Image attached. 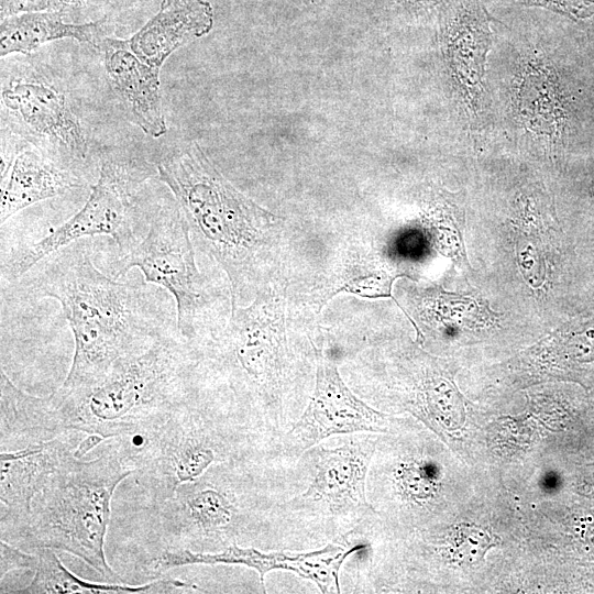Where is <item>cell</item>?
<instances>
[{
	"label": "cell",
	"instance_id": "obj_17",
	"mask_svg": "<svg viewBox=\"0 0 594 594\" xmlns=\"http://www.w3.org/2000/svg\"><path fill=\"white\" fill-rule=\"evenodd\" d=\"M213 10L206 0H162L158 11L129 41L131 50L160 70L178 48L210 32Z\"/></svg>",
	"mask_w": 594,
	"mask_h": 594
},
{
	"label": "cell",
	"instance_id": "obj_14",
	"mask_svg": "<svg viewBox=\"0 0 594 594\" xmlns=\"http://www.w3.org/2000/svg\"><path fill=\"white\" fill-rule=\"evenodd\" d=\"M76 433L31 443L0 453L1 527L23 518L34 497L47 485L54 473L78 444Z\"/></svg>",
	"mask_w": 594,
	"mask_h": 594
},
{
	"label": "cell",
	"instance_id": "obj_25",
	"mask_svg": "<svg viewBox=\"0 0 594 594\" xmlns=\"http://www.w3.org/2000/svg\"><path fill=\"white\" fill-rule=\"evenodd\" d=\"M455 537L457 553L468 563L480 561L493 543L492 537L479 527L460 528Z\"/></svg>",
	"mask_w": 594,
	"mask_h": 594
},
{
	"label": "cell",
	"instance_id": "obj_13",
	"mask_svg": "<svg viewBox=\"0 0 594 594\" xmlns=\"http://www.w3.org/2000/svg\"><path fill=\"white\" fill-rule=\"evenodd\" d=\"M1 101L31 144L85 179L89 146L64 92L52 84L20 78L2 89Z\"/></svg>",
	"mask_w": 594,
	"mask_h": 594
},
{
	"label": "cell",
	"instance_id": "obj_29",
	"mask_svg": "<svg viewBox=\"0 0 594 594\" xmlns=\"http://www.w3.org/2000/svg\"><path fill=\"white\" fill-rule=\"evenodd\" d=\"M416 10H430L439 6L451 3L454 0H397Z\"/></svg>",
	"mask_w": 594,
	"mask_h": 594
},
{
	"label": "cell",
	"instance_id": "obj_19",
	"mask_svg": "<svg viewBox=\"0 0 594 594\" xmlns=\"http://www.w3.org/2000/svg\"><path fill=\"white\" fill-rule=\"evenodd\" d=\"M38 564L32 581L13 593L22 594H151L201 590L197 584L174 578H161L141 585L97 583L82 580L61 562L55 550L40 549Z\"/></svg>",
	"mask_w": 594,
	"mask_h": 594
},
{
	"label": "cell",
	"instance_id": "obj_9",
	"mask_svg": "<svg viewBox=\"0 0 594 594\" xmlns=\"http://www.w3.org/2000/svg\"><path fill=\"white\" fill-rule=\"evenodd\" d=\"M157 176L156 164L128 154L106 153L100 157L96 184L84 207L37 241L18 246L1 262V277L18 279L53 252L94 235L111 237L122 253L144 234L151 216L135 206L141 185Z\"/></svg>",
	"mask_w": 594,
	"mask_h": 594
},
{
	"label": "cell",
	"instance_id": "obj_26",
	"mask_svg": "<svg viewBox=\"0 0 594 594\" xmlns=\"http://www.w3.org/2000/svg\"><path fill=\"white\" fill-rule=\"evenodd\" d=\"M528 7H539L566 15L575 21L594 18V0H522Z\"/></svg>",
	"mask_w": 594,
	"mask_h": 594
},
{
	"label": "cell",
	"instance_id": "obj_15",
	"mask_svg": "<svg viewBox=\"0 0 594 594\" xmlns=\"http://www.w3.org/2000/svg\"><path fill=\"white\" fill-rule=\"evenodd\" d=\"M448 8L442 41L448 64L468 107L481 108L486 55L491 46V18L479 0H454Z\"/></svg>",
	"mask_w": 594,
	"mask_h": 594
},
{
	"label": "cell",
	"instance_id": "obj_3",
	"mask_svg": "<svg viewBox=\"0 0 594 594\" xmlns=\"http://www.w3.org/2000/svg\"><path fill=\"white\" fill-rule=\"evenodd\" d=\"M296 460L267 451L210 466L153 505L162 549L217 552L231 544L290 551L283 504L298 490Z\"/></svg>",
	"mask_w": 594,
	"mask_h": 594
},
{
	"label": "cell",
	"instance_id": "obj_6",
	"mask_svg": "<svg viewBox=\"0 0 594 594\" xmlns=\"http://www.w3.org/2000/svg\"><path fill=\"white\" fill-rule=\"evenodd\" d=\"M111 440L96 459L69 455L34 497L30 512L1 527V539L34 552L44 548L67 552L106 581L118 580L106 559V537L114 491L134 470Z\"/></svg>",
	"mask_w": 594,
	"mask_h": 594
},
{
	"label": "cell",
	"instance_id": "obj_2",
	"mask_svg": "<svg viewBox=\"0 0 594 594\" xmlns=\"http://www.w3.org/2000/svg\"><path fill=\"white\" fill-rule=\"evenodd\" d=\"M89 244L81 239L53 252L33 280L37 296L59 301L74 336L65 388L95 384L118 362L179 333L168 292L144 278L107 276Z\"/></svg>",
	"mask_w": 594,
	"mask_h": 594
},
{
	"label": "cell",
	"instance_id": "obj_24",
	"mask_svg": "<svg viewBox=\"0 0 594 594\" xmlns=\"http://www.w3.org/2000/svg\"><path fill=\"white\" fill-rule=\"evenodd\" d=\"M517 260L519 268L532 287H540L546 277L544 258L539 245L528 239L517 243Z\"/></svg>",
	"mask_w": 594,
	"mask_h": 594
},
{
	"label": "cell",
	"instance_id": "obj_28",
	"mask_svg": "<svg viewBox=\"0 0 594 594\" xmlns=\"http://www.w3.org/2000/svg\"><path fill=\"white\" fill-rule=\"evenodd\" d=\"M103 441V439L100 436L97 435H86V437L78 442L74 454L76 458L81 459L84 458L88 452H90L95 447L100 444Z\"/></svg>",
	"mask_w": 594,
	"mask_h": 594
},
{
	"label": "cell",
	"instance_id": "obj_22",
	"mask_svg": "<svg viewBox=\"0 0 594 594\" xmlns=\"http://www.w3.org/2000/svg\"><path fill=\"white\" fill-rule=\"evenodd\" d=\"M102 0H0L1 19L30 12H66Z\"/></svg>",
	"mask_w": 594,
	"mask_h": 594
},
{
	"label": "cell",
	"instance_id": "obj_21",
	"mask_svg": "<svg viewBox=\"0 0 594 594\" xmlns=\"http://www.w3.org/2000/svg\"><path fill=\"white\" fill-rule=\"evenodd\" d=\"M515 105L526 125L552 139L560 138L566 114L553 72L539 63L528 64L515 87Z\"/></svg>",
	"mask_w": 594,
	"mask_h": 594
},
{
	"label": "cell",
	"instance_id": "obj_11",
	"mask_svg": "<svg viewBox=\"0 0 594 594\" xmlns=\"http://www.w3.org/2000/svg\"><path fill=\"white\" fill-rule=\"evenodd\" d=\"M315 385L299 419L276 443V452L297 460L305 451L336 436L391 433L400 424L358 396L344 382L337 363L316 349Z\"/></svg>",
	"mask_w": 594,
	"mask_h": 594
},
{
	"label": "cell",
	"instance_id": "obj_4",
	"mask_svg": "<svg viewBox=\"0 0 594 594\" xmlns=\"http://www.w3.org/2000/svg\"><path fill=\"white\" fill-rule=\"evenodd\" d=\"M196 344L205 380L223 387V402L240 422L275 448L309 402L317 363V354L288 342L279 302L258 294L250 307H232L220 333Z\"/></svg>",
	"mask_w": 594,
	"mask_h": 594
},
{
	"label": "cell",
	"instance_id": "obj_10",
	"mask_svg": "<svg viewBox=\"0 0 594 594\" xmlns=\"http://www.w3.org/2000/svg\"><path fill=\"white\" fill-rule=\"evenodd\" d=\"M134 267L145 282L170 294L176 305L179 334L196 342L211 297L197 267L187 221L176 201L150 217L145 234L121 254L113 268L114 277H122Z\"/></svg>",
	"mask_w": 594,
	"mask_h": 594
},
{
	"label": "cell",
	"instance_id": "obj_5",
	"mask_svg": "<svg viewBox=\"0 0 594 594\" xmlns=\"http://www.w3.org/2000/svg\"><path fill=\"white\" fill-rule=\"evenodd\" d=\"M156 167L193 241L228 274L232 307L240 306L257 283L275 217L234 188L195 142L167 153Z\"/></svg>",
	"mask_w": 594,
	"mask_h": 594
},
{
	"label": "cell",
	"instance_id": "obj_1",
	"mask_svg": "<svg viewBox=\"0 0 594 594\" xmlns=\"http://www.w3.org/2000/svg\"><path fill=\"white\" fill-rule=\"evenodd\" d=\"M200 361L197 344L177 333L118 362L89 386H59L37 397L9 383L0 396L1 436L25 447L67 432L111 440L146 430L202 392Z\"/></svg>",
	"mask_w": 594,
	"mask_h": 594
},
{
	"label": "cell",
	"instance_id": "obj_7",
	"mask_svg": "<svg viewBox=\"0 0 594 594\" xmlns=\"http://www.w3.org/2000/svg\"><path fill=\"white\" fill-rule=\"evenodd\" d=\"M152 505L210 466L275 451L253 436L217 395L201 392L162 422L113 439Z\"/></svg>",
	"mask_w": 594,
	"mask_h": 594
},
{
	"label": "cell",
	"instance_id": "obj_8",
	"mask_svg": "<svg viewBox=\"0 0 594 594\" xmlns=\"http://www.w3.org/2000/svg\"><path fill=\"white\" fill-rule=\"evenodd\" d=\"M295 462L298 490L283 504L290 551H309L340 540L375 515L366 496L377 433L336 436Z\"/></svg>",
	"mask_w": 594,
	"mask_h": 594
},
{
	"label": "cell",
	"instance_id": "obj_12",
	"mask_svg": "<svg viewBox=\"0 0 594 594\" xmlns=\"http://www.w3.org/2000/svg\"><path fill=\"white\" fill-rule=\"evenodd\" d=\"M369 544L365 537H344L322 548L309 551H265L255 547L231 544L217 552H196L188 549H161L150 561L153 575L189 564L243 565L258 573L265 593V575L274 570L293 572L317 585L322 594L342 592L340 573L346 560Z\"/></svg>",
	"mask_w": 594,
	"mask_h": 594
},
{
	"label": "cell",
	"instance_id": "obj_27",
	"mask_svg": "<svg viewBox=\"0 0 594 594\" xmlns=\"http://www.w3.org/2000/svg\"><path fill=\"white\" fill-rule=\"evenodd\" d=\"M38 556L37 553H29L22 548L8 542L3 539L0 541V578L3 580L4 575L13 570L28 569L33 570L37 568Z\"/></svg>",
	"mask_w": 594,
	"mask_h": 594
},
{
	"label": "cell",
	"instance_id": "obj_18",
	"mask_svg": "<svg viewBox=\"0 0 594 594\" xmlns=\"http://www.w3.org/2000/svg\"><path fill=\"white\" fill-rule=\"evenodd\" d=\"M29 145L18 152L7 175L1 178V224L34 204L85 184L79 175Z\"/></svg>",
	"mask_w": 594,
	"mask_h": 594
},
{
	"label": "cell",
	"instance_id": "obj_20",
	"mask_svg": "<svg viewBox=\"0 0 594 594\" xmlns=\"http://www.w3.org/2000/svg\"><path fill=\"white\" fill-rule=\"evenodd\" d=\"M63 12H30L1 19L0 56L26 54L38 46L62 38L99 46L106 19L89 23H66Z\"/></svg>",
	"mask_w": 594,
	"mask_h": 594
},
{
	"label": "cell",
	"instance_id": "obj_23",
	"mask_svg": "<svg viewBox=\"0 0 594 594\" xmlns=\"http://www.w3.org/2000/svg\"><path fill=\"white\" fill-rule=\"evenodd\" d=\"M566 354L580 362L594 360V318L578 321L562 336Z\"/></svg>",
	"mask_w": 594,
	"mask_h": 594
},
{
	"label": "cell",
	"instance_id": "obj_16",
	"mask_svg": "<svg viewBox=\"0 0 594 594\" xmlns=\"http://www.w3.org/2000/svg\"><path fill=\"white\" fill-rule=\"evenodd\" d=\"M98 47L109 81L138 127L152 138L164 135L160 70L142 61L128 40L106 35Z\"/></svg>",
	"mask_w": 594,
	"mask_h": 594
}]
</instances>
